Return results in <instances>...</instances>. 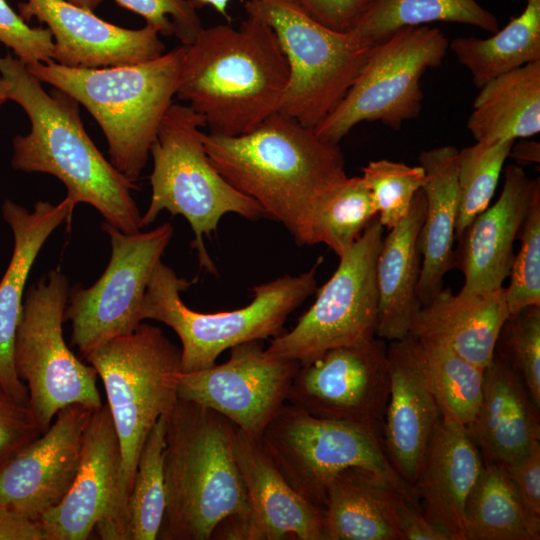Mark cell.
Here are the masks:
<instances>
[{
	"mask_svg": "<svg viewBox=\"0 0 540 540\" xmlns=\"http://www.w3.org/2000/svg\"><path fill=\"white\" fill-rule=\"evenodd\" d=\"M0 76L8 99L25 111L31 125L27 134L13 138L12 168L53 175L64 184L73 207L87 203L113 227L141 231L142 216L131 193L136 185L98 150L83 126L79 103L56 88L45 91L11 53L0 56Z\"/></svg>",
	"mask_w": 540,
	"mask_h": 540,
	"instance_id": "6da1fadb",
	"label": "cell"
},
{
	"mask_svg": "<svg viewBox=\"0 0 540 540\" xmlns=\"http://www.w3.org/2000/svg\"><path fill=\"white\" fill-rule=\"evenodd\" d=\"M176 97L221 136H238L279 111L289 67L272 28L247 15L240 26L202 28L184 45Z\"/></svg>",
	"mask_w": 540,
	"mask_h": 540,
	"instance_id": "7a4b0ae2",
	"label": "cell"
},
{
	"mask_svg": "<svg viewBox=\"0 0 540 540\" xmlns=\"http://www.w3.org/2000/svg\"><path fill=\"white\" fill-rule=\"evenodd\" d=\"M236 432L216 411L178 398L167 417L166 505L157 539L235 540L249 514Z\"/></svg>",
	"mask_w": 540,
	"mask_h": 540,
	"instance_id": "3957f363",
	"label": "cell"
},
{
	"mask_svg": "<svg viewBox=\"0 0 540 540\" xmlns=\"http://www.w3.org/2000/svg\"><path fill=\"white\" fill-rule=\"evenodd\" d=\"M216 170L294 237L306 215L348 176L339 144L276 112L238 136L202 133Z\"/></svg>",
	"mask_w": 540,
	"mask_h": 540,
	"instance_id": "277c9868",
	"label": "cell"
},
{
	"mask_svg": "<svg viewBox=\"0 0 540 540\" xmlns=\"http://www.w3.org/2000/svg\"><path fill=\"white\" fill-rule=\"evenodd\" d=\"M102 380L118 437L121 465L113 502L96 529L104 540H129L128 499L143 445L178 400L181 350L156 326L141 323L84 357Z\"/></svg>",
	"mask_w": 540,
	"mask_h": 540,
	"instance_id": "5b68a950",
	"label": "cell"
},
{
	"mask_svg": "<svg viewBox=\"0 0 540 540\" xmlns=\"http://www.w3.org/2000/svg\"><path fill=\"white\" fill-rule=\"evenodd\" d=\"M184 49L180 45L152 60L120 66L69 68L50 61L27 68L88 110L106 138L109 161L135 183L176 96Z\"/></svg>",
	"mask_w": 540,
	"mask_h": 540,
	"instance_id": "8992f818",
	"label": "cell"
},
{
	"mask_svg": "<svg viewBox=\"0 0 540 540\" xmlns=\"http://www.w3.org/2000/svg\"><path fill=\"white\" fill-rule=\"evenodd\" d=\"M321 262L319 257L311 269L299 275H284L253 287V298L243 308L201 313L181 299L180 293L192 282L178 277L161 261L148 283L141 319L161 322L177 334L182 344L181 372L202 370L215 364L227 349L283 333L288 316L316 291Z\"/></svg>",
	"mask_w": 540,
	"mask_h": 540,
	"instance_id": "52a82bcc",
	"label": "cell"
},
{
	"mask_svg": "<svg viewBox=\"0 0 540 540\" xmlns=\"http://www.w3.org/2000/svg\"><path fill=\"white\" fill-rule=\"evenodd\" d=\"M203 119L188 105L172 103L151 146L153 170L150 204L141 217L142 227L167 210L181 215L194 232L191 246L199 263L209 272L216 268L203 238L217 229L221 218L234 213L256 221L266 217L251 198L230 185L211 163L202 140Z\"/></svg>",
	"mask_w": 540,
	"mask_h": 540,
	"instance_id": "ba28073f",
	"label": "cell"
},
{
	"mask_svg": "<svg viewBox=\"0 0 540 540\" xmlns=\"http://www.w3.org/2000/svg\"><path fill=\"white\" fill-rule=\"evenodd\" d=\"M244 9L272 28L288 63L278 112L315 128L344 98L374 44L324 27L294 0H247Z\"/></svg>",
	"mask_w": 540,
	"mask_h": 540,
	"instance_id": "9c48e42d",
	"label": "cell"
},
{
	"mask_svg": "<svg viewBox=\"0 0 540 540\" xmlns=\"http://www.w3.org/2000/svg\"><path fill=\"white\" fill-rule=\"evenodd\" d=\"M70 288L59 269L31 285L15 336V369L27 387L28 406L42 433L66 406L97 410L103 405L96 369L81 361L64 340L62 323Z\"/></svg>",
	"mask_w": 540,
	"mask_h": 540,
	"instance_id": "30bf717a",
	"label": "cell"
},
{
	"mask_svg": "<svg viewBox=\"0 0 540 540\" xmlns=\"http://www.w3.org/2000/svg\"><path fill=\"white\" fill-rule=\"evenodd\" d=\"M260 440L284 479L321 512L331 481L350 467L372 471L415 497L390 463L383 441L361 426L285 403Z\"/></svg>",
	"mask_w": 540,
	"mask_h": 540,
	"instance_id": "8fae6325",
	"label": "cell"
},
{
	"mask_svg": "<svg viewBox=\"0 0 540 540\" xmlns=\"http://www.w3.org/2000/svg\"><path fill=\"white\" fill-rule=\"evenodd\" d=\"M448 49L445 35L426 25L402 28L374 44L344 98L314 131L321 139L339 144L365 121L398 130L419 116L421 77L441 65Z\"/></svg>",
	"mask_w": 540,
	"mask_h": 540,
	"instance_id": "7c38bea8",
	"label": "cell"
},
{
	"mask_svg": "<svg viewBox=\"0 0 540 540\" xmlns=\"http://www.w3.org/2000/svg\"><path fill=\"white\" fill-rule=\"evenodd\" d=\"M383 232L376 217L339 257L337 269L294 328L274 337L265 348L268 355L304 363L327 350L376 337V265Z\"/></svg>",
	"mask_w": 540,
	"mask_h": 540,
	"instance_id": "4fadbf2b",
	"label": "cell"
},
{
	"mask_svg": "<svg viewBox=\"0 0 540 540\" xmlns=\"http://www.w3.org/2000/svg\"><path fill=\"white\" fill-rule=\"evenodd\" d=\"M111 256L101 277L88 288H70L64 321H71V342L84 358L105 342L133 333L142 323L148 283L169 245L173 226L125 233L104 222Z\"/></svg>",
	"mask_w": 540,
	"mask_h": 540,
	"instance_id": "5bb4252c",
	"label": "cell"
},
{
	"mask_svg": "<svg viewBox=\"0 0 540 540\" xmlns=\"http://www.w3.org/2000/svg\"><path fill=\"white\" fill-rule=\"evenodd\" d=\"M387 348L374 337L300 363L287 402L315 417L361 426L383 441L390 388Z\"/></svg>",
	"mask_w": 540,
	"mask_h": 540,
	"instance_id": "9a60e30c",
	"label": "cell"
},
{
	"mask_svg": "<svg viewBox=\"0 0 540 540\" xmlns=\"http://www.w3.org/2000/svg\"><path fill=\"white\" fill-rule=\"evenodd\" d=\"M297 360L272 357L257 341L231 348L222 364L189 373L181 372L178 398L210 408L248 435L261 438L287 402Z\"/></svg>",
	"mask_w": 540,
	"mask_h": 540,
	"instance_id": "2e32d148",
	"label": "cell"
},
{
	"mask_svg": "<svg viewBox=\"0 0 540 540\" xmlns=\"http://www.w3.org/2000/svg\"><path fill=\"white\" fill-rule=\"evenodd\" d=\"M94 410L64 407L39 437L0 466V504L39 522L70 489L78 470L82 436Z\"/></svg>",
	"mask_w": 540,
	"mask_h": 540,
	"instance_id": "e0dca14e",
	"label": "cell"
},
{
	"mask_svg": "<svg viewBox=\"0 0 540 540\" xmlns=\"http://www.w3.org/2000/svg\"><path fill=\"white\" fill-rule=\"evenodd\" d=\"M17 8L24 21L35 18L46 25L54 38L52 61L65 67L135 64L165 52L159 32L149 25L123 28L64 0H26Z\"/></svg>",
	"mask_w": 540,
	"mask_h": 540,
	"instance_id": "ac0fdd59",
	"label": "cell"
},
{
	"mask_svg": "<svg viewBox=\"0 0 540 540\" xmlns=\"http://www.w3.org/2000/svg\"><path fill=\"white\" fill-rule=\"evenodd\" d=\"M538 192V177H528L517 164L505 167L497 201L477 215L458 240L455 266L464 276L461 291L480 293L503 287L514 259V242Z\"/></svg>",
	"mask_w": 540,
	"mask_h": 540,
	"instance_id": "d6986e66",
	"label": "cell"
},
{
	"mask_svg": "<svg viewBox=\"0 0 540 540\" xmlns=\"http://www.w3.org/2000/svg\"><path fill=\"white\" fill-rule=\"evenodd\" d=\"M121 465L107 404L94 410L82 436L80 461L64 498L39 520L45 540H86L109 511Z\"/></svg>",
	"mask_w": 540,
	"mask_h": 540,
	"instance_id": "ffe728a7",
	"label": "cell"
},
{
	"mask_svg": "<svg viewBox=\"0 0 540 540\" xmlns=\"http://www.w3.org/2000/svg\"><path fill=\"white\" fill-rule=\"evenodd\" d=\"M235 456L249 505L235 540H323L322 512L284 479L260 438L237 428Z\"/></svg>",
	"mask_w": 540,
	"mask_h": 540,
	"instance_id": "44dd1931",
	"label": "cell"
},
{
	"mask_svg": "<svg viewBox=\"0 0 540 540\" xmlns=\"http://www.w3.org/2000/svg\"><path fill=\"white\" fill-rule=\"evenodd\" d=\"M2 216L13 234V253L0 281V382L18 402L28 405L29 395L14 364V342L25 297L26 282L44 243L74 207L65 198L58 204L38 201L33 210L6 199Z\"/></svg>",
	"mask_w": 540,
	"mask_h": 540,
	"instance_id": "7402d4cb",
	"label": "cell"
},
{
	"mask_svg": "<svg viewBox=\"0 0 540 540\" xmlns=\"http://www.w3.org/2000/svg\"><path fill=\"white\" fill-rule=\"evenodd\" d=\"M387 352L390 388L383 445L396 472L412 488L441 414L419 371L412 337L390 341Z\"/></svg>",
	"mask_w": 540,
	"mask_h": 540,
	"instance_id": "603a6c76",
	"label": "cell"
},
{
	"mask_svg": "<svg viewBox=\"0 0 540 540\" xmlns=\"http://www.w3.org/2000/svg\"><path fill=\"white\" fill-rule=\"evenodd\" d=\"M483 467L466 428L441 416L412 488L426 519L451 540H464L466 501Z\"/></svg>",
	"mask_w": 540,
	"mask_h": 540,
	"instance_id": "cb8c5ba5",
	"label": "cell"
},
{
	"mask_svg": "<svg viewBox=\"0 0 540 540\" xmlns=\"http://www.w3.org/2000/svg\"><path fill=\"white\" fill-rule=\"evenodd\" d=\"M538 410L518 374L495 353L484 372L481 402L465 428L484 462L506 465L540 444Z\"/></svg>",
	"mask_w": 540,
	"mask_h": 540,
	"instance_id": "d4e9b609",
	"label": "cell"
},
{
	"mask_svg": "<svg viewBox=\"0 0 540 540\" xmlns=\"http://www.w3.org/2000/svg\"><path fill=\"white\" fill-rule=\"evenodd\" d=\"M509 316L505 288L454 294L442 288L416 314L409 335L438 342L486 369L495 356L497 340Z\"/></svg>",
	"mask_w": 540,
	"mask_h": 540,
	"instance_id": "484cf974",
	"label": "cell"
},
{
	"mask_svg": "<svg viewBox=\"0 0 540 540\" xmlns=\"http://www.w3.org/2000/svg\"><path fill=\"white\" fill-rule=\"evenodd\" d=\"M406 501L419 505L412 494L384 477L347 468L328 487L323 540H402L398 514Z\"/></svg>",
	"mask_w": 540,
	"mask_h": 540,
	"instance_id": "4316f807",
	"label": "cell"
},
{
	"mask_svg": "<svg viewBox=\"0 0 540 540\" xmlns=\"http://www.w3.org/2000/svg\"><path fill=\"white\" fill-rule=\"evenodd\" d=\"M425 197L419 190L407 215L383 238L376 265L378 315L375 335L388 341L405 339L422 304L417 294L421 272L419 235Z\"/></svg>",
	"mask_w": 540,
	"mask_h": 540,
	"instance_id": "83f0119b",
	"label": "cell"
},
{
	"mask_svg": "<svg viewBox=\"0 0 540 540\" xmlns=\"http://www.w3.org/2000/svg\"><path fill=\"white\" fill-rule=\"evenodd\" d=\"M458 149L440 146L424 150L419 165L425 172L421 188L425 215L419 235L421 272L417 294L427 304L443 288L445 274L455 266L453 243L458 213Z\"/></svg>",
	"mask_w": 540,
	"mask_h": 540,
	"instance_id": "f1b7e54d",
	"label": "cell"
},
{
	"mask_svg": "<svg viewBox=\"0 0 540 540\" xmlns=\"http://www.w3.org/2000/svg\"><path fill=\"white\" fill-rule=\"evenodd\" d=\"M467 129L475 141L530 138L540 132V61L495 77L479 88Z\"/></svg>",
	"mask_w": 540,
	"mask_h": 540,
	"instance_id": "f546056e",
	"label": "cell"
},
{
	"mask_svg": "<svg viewBox=\"0 0 540 540\" xmlns=\"http://www.w3.org/2000/svg\"><path fill=\"white\" fill-rule=\"evenodd\" d=\"M540 517L526 505L505 468L484 462L464 510V540H539Z\"/></svg>",
	"mask_w": 540,
	"mask_h": 540,
	"instance_id": "4dcf8cb0",
	"label": "cell"
},
{
	"mask_svg": "<svg viewBox=\"0 0 540 540\" xmlns=\"http://www.w3.org/2000/svg\"><path fill=\"white\" fill-rule=\"evenodd\" d=\"M479 89L489 80L540 61V0H527L522 13L486 39L459 37L449 43Z\"/></svg>",
	"mask_w": 540,
	"mask_h": 540,
	"instance_id": "1f68e13d",
	"label": "cell"
},
{
	"mask_svg": "<svg viewBox=\"0 0 540 540\" xmlns=\"http://www.w3.org/2000/svg\"><path fill=\"white\" fill-rule=\"evenodd\" d=\"M412 342L419 371L441 416L467 427L481 402L485 369L438 342L414 337Z\"/></svg>",
	"mask_w": 540,
	"mask_h": 540,
	"instance_id": "d6a6232c",
	"label": "cell"
},
{
	"mask_svg": "<svg viewBox=\"0 0 540 540\" xmlns=\"http://www.w3.org/2000/svg\"><path fill=\"white\" fill-rule=\"evenodd\" d=\"M376 217L363 178L347 177L313 206L294 239L299 245L323 243L340 257Z\"/></svg>",
	"mask_w": 540,
	"mask_h": 540,
	"instance_id": "836d02e7",
	"label": "cell"
},
{
	"mask_svg": "<svg viewBox=\"0 0 540 540\" xmlns=\"http://www.w3.org/2000/svg\"><path fill=\"white\" fill-rule=\"evenodd\" d=\"M431 22H455L494 33L497 18L476 0H374L355 28V35L377 44L396 31Z\"/></svg>",
	"mask_w": 540,
	"mask_h": 540,
	"instance_id": "e575fe53",
	"label": "cell"
},
{
	"mask_svg": "<svg viewBox=\"0 0 540 540\" xmlns=\"http://www.w3.org/2000/svg\"><path fill=\"white\" fill-rule=\"evenodd\" d=\"M167 417L161 416L153 426L138 458L128 499L129 540H155L162 525Z\"/></svg>",
	"mask_w": 540,
	"mask_h": 540,
	"instance_id": "d590c367",
	"label": "cell"
},
{
	"mask_svg": "<svg viewBox=\"0 0 540 540\" xmlns=\"http://www.w3.org/2000/svg\"><path fill=\"white\" fill-rule=\"evenodd\" d=\"M514 141H476L458 150L456 240L460 239L472 220L489 206Z\"/></svg>",
	"mask_w": 540,
	"mask_h": 540,
	"instance_id": "8d00e7d4",
	"label": "cell"
},
{
	"mask_svg": "<svg viewBox=\"0 0 540 540\" xmlns=\"http://www.w3.org/2000/svg\"><path fill=\"white\" fill-rule=\"evenodd\" d=\"M362 172L379 222L387 230L392 229L407 215L421 190L425 180L423 168L381 159L370 161Z\"/></svg>",
	"mask_w": 540,
	"mask_h": 540,
	"instance_id": "74e56055",
	"label": "cell"
},
{
	"mask_svg": "<svg viewBox=\"0 0 540 540\" xmlns=\"http://www.w3.org/2000/svg\"><path fill=\"white\" fill-rule=\"evenodd\" d=\"M495 353L518 374L539 409L540 306H529L508 316L500 331Z\"/></svg>",
	"mask_w": 540,
	"mask_h": 540,
	"instance_id": "f35d334b",
	"label": "cell"
},
{
	"mask_svg": "<svg viewBox=\"0 0 540 540\" xmlns=\"http://www.w3.org/2000/svg\"><path fill=\"white\" fill-rule=\"evenodd\" d=\"M519 237L521 247L514 255L509 286L505 288L509 315L540 306V192L531 203Z\"/></svg>",
	"mask_w": 540,
	"mask_h": 540,
	"instance_id": "ab89813d",
	"label": "cell"
},
{
	"mask_svg": "<svg viewBox=\"0 0 540 540\" xmlns=\"http://www.w3.org/2000/svg\"><path fill=\"white\" fill-rule=\"evenodd\" d=\"M141 16L162 36H175L181 45L191 44L201 29L200 17L187 0H114Z\"/></svg>",
	"mask_w": 540,
	"mask_h": 540,
	"instance_id": "60d3db41",
	"label": "cell"
},
{
	"mask_svg": "<svg viewBox=\"0 0 540 540\" xmlns=\"http://www.w3.org/2000/svg\"><path fill=\"white\" fill-rule=\"evenodd\" d=\"M0 43L26 65L52 61L54 41L44 27H31L6 0H0Z\"/></svg>",
	"mask_w": 540,
	"mask_h": 540,
	"instance_id": "b9f144b4",
	"label": "cell"
},
{
	"mask_svg": "<svg viewBox=\"0 0 540 540\" xmlns=\"http://www.w3.org/2000/svg\"><path fill=\"white\" fill-rule=\"evenodd\" d=\"M41 434L29 406L15 400L0 382V466Z\"/></svg>",
	"mask_w": 540,
	"mask_h": 540,
	"instance_id": "7bdbcfd3",
	"label": "cell"
},
{
	"mask_svg": "<svg viewBox=\"0 0 540 540\" xmlns=\"http://www.w3.org/2000/svg\"><path fill=\"white\" fill-rule=\"evenodd\" d=\"M313 20L336 32H351L374 0H294Z\"/></svg>",
	"mask_w": 540,
	"mask_h": 540,
	"instance_id": "ee69618b",
	"label": "cell"
},
{
	"mask_svg": "<svg viewBox=\"0 0 540 540\" xmlns=\"http://www.w3.org/2000/svg\"><path fill=\"white\" fill-rule=\"evenodd\" d=\"M502 466L528 508L540 517V444L514 462Z\"/></svg>",
	"mask_w": 540,
	"mask_h": 540,
	"instance_id": "f6af8a7d",
	"label": "cell"
},
{
	"mask_svg": "<svg viewBox=\"0 0 540 540\" xmlns=\"http://www.w3.org/2000/svg\"><path fill=\"white\" fill-rule=\"evenodd\" d=\"M398 524L402 540H451L447 533L426 519L418 504L410 501L401 505Z\"/></svg>",
	"mask_w": 540,
	"mask_h": 540,
	"instance_id": "bcb514c9",
	"label": "cell"
},
{
	"mask_svg": "<svg viewBox=\"0 0 540 540\" xmlns=\"http://www.w3.org/2000/svg\"><path fill=\"white\" fill-rule=\"evenodd\" d=\"M0 540H45L41 524L0 504Z\"/></svg>",
	"mask_w": 540,
	"mask_h": 540,
	"instance_id": "7dc6e473",
	"label": "cell"
},
{
	"mask_svg": "<svg viewBox=\"0 0 540 540\" xmlns=\"http://www.w3.org/2000/svg\"><path fill=\"white\" fill-rule=\"evenodd\" d=\"M509 157L513 158L519 166L538 164L540 162V143L529 140V138L515 140L510 149Z\"/></svg>",
	"mask_w": 540,
	"mask_h": 540,
	"instance_id": "c3c4849f",
	"label": "cell"
},
{
	"mask_svg": "<svg viewBox=\"0 0 540 540\" xmlns=\"http://www.w3.org/2000/svg\"><path fill=\"white\" fill-rule=\"evenodd\" d=\"M194 9H201L203 7H212L218 14L226 18L227 21L231 20L228 13V5L231 0H187Z\"/></svg>",
	"mask_w": 540,
	"mask_h": 540,
	"instance_id": "681fc988",
	"label": "cell"
},
{
	"mask_svg": "<svg viewBox=\"0 0 540 540\" xmlns=\"http://www.w3.org/2000/svg\"><path fill=\"white\" fill-rule=\"evenodd\" d=\"M64 1H67L73 5L85 8L90 11H94L103 2V0H64Z\"/></svg>",
	"mask_w": 540,
	"mask_h": 540,
	"instance_id": "f907efd6",
	"label": "cell"
},
{
	"mask_svg": "<svg viewBox=\"0 0 540 540\" xmlns=\"http://www.w3.org/2000/svg\"><path fill=\"white\" fill-rule=\"evenodd\" d=\"M8 99L5 80L0 76V109Z\"/></svg>",
	"mask_w": 540,
	"mask_h": 540,
	"instance_id": "816d5d0a",
	"label": "cell"
}]
</instances>
